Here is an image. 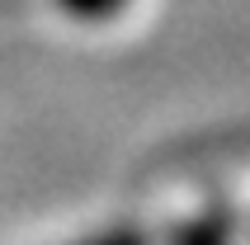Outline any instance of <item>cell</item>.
<instances>
[{"label": "cell", "mask_w": 250, "mask_h": 245, "mask_svg": "<svg viewBox=\"0 0 250 245\" xmlns=\"http://www.w3.org/2000/svg\"><path fill=\"white\" fill-rule=\"evenodd\" d=\"M170 245H231V236H227L222 217H198V222H184L170 236Z\"/></svg>", "instance_id": "1"}, {"label": "cell", "mask_w": 250, "mask_h": 245, "mask_svg": "<svg viewBox=\"0 0 250 245\" xmlns=\"http://www.w3.org/2000/svg\"><path fill=\"white\" fill-rule=\"evenodd\" d=\"M57 5H62L71 19H109V14L123 10L127 0H57Z\"/></svg>", "instance_id": "2"}, {"label": "cell", "mask_w": 250, "mask_h": 245, "mask_svg": "<svg viewBox=\"0 0 250 245\" xmlns=\"http://www.w3.org/2000/svg\"><path fill=\"white\" fill-rule=\"evenodd\" d=\"M71 245H151L146 231H132V226H109L99 236H85V241H71Z\"/></svg>", "instance_id": "3"}]
</instances>
